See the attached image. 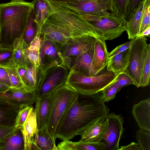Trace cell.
Returning a JSON list of instances; mask_svg holds the SVG:
<instances>
[{
	"mask_svg": "<svg viewBox=\"0 0 150 150\" xmlns=\"http://www.w3.org/2000/svg\"><path fill=\"white\" fill-rule=\"evenodd\" d=\"M52 10L41 28V35L61 46L75 38L89 35L103 39L102 33L76 10L57 0H46Z\"/></svg>",
	"mask_w": 150,
	"mask_h": 150,
	"instance_id": "1",
	"label": "cell"
},
{
	"mask_svg": "<svg viewBox=\"0 0 150 150\" xmlns=\"http://www.w3.org/2000/svg\"><path fill=\"white\" fill-rule=\"evenodd\" d=\"M100 92L91 94L77 93L74 101L59 122L55 139L70 140L76 135L81 136L96 121L107 117L110 109Z\"/></svg>",
	"mask_w": 150,
	"mask_h": 150,
	"instance_id": "2",
	"label": "cell"
},
{
	"mask_svg": "<svg viewBox=\"0 0 150 150\" xmlns=\"http://www.w3.org/2000/svg\"><path fill=\"white\" fill-rule=\"evenodd\" d=\"M33 9L31 2L11 1L0 4V45L13 47L15 39L22 40Z\"/></svg>",
	"mask_w": 150,
	"mask_h": 150,
	"instance_id": "3",
	"label": "cell"
},
{
	"mask_svg": "<svg viewBox=\"0 0 150 150\" xmlns=\"http://www.w3.org/2000/svg\"><path fill=\"white\" fill-rule=\"evenodd\" d=\"M118 74L107 71L102 74L88 76L71 70L66 84L78 93L93 94L100 92L113 83Z\"/></svg>",
	"mask_w": 150,
	"mask_h": 150,
	"instance_id": "4",
	"label": "cell"
},
{
	"mask_svg": "<svg viewBox=\"0 0 150 150\" xmlns=\"http://www.w3.org/2000/svg\"><path fill=\"white\" fill-rule=\"evenodd\" d=\"M70 71L71 69L65 64L39 67L35 91L37 97L52 94L57 89L66 84Z\"/></svg>",
	"mask_w": 150,
	"mask_h": 150,
	"instance_id": "5",
	"label": "cell"
},
{
	"mask_svg": "<svg viewBox=\"0 0 150 150\" xmlns=\"http://www.w3.org/2000/svg\"><path fill=\"white\" fill-rule=\"evenodd\" d=\"M77 94V92L66 84L52 93L47 124L50 133L54 138L59 121L71 105Z\"/></svg>",
	"mask_w": 150,
	"mask_h": 150,
	"instance_id": "6",
	"label": "cell"
},
{
	"mask_svg": "<svg viewBox=\"0 0 150 150\" xmlns=\"http://www.w3.org/2000/svg\"><path fill=\"white\" fill-rule=\"evenodd\" d=\"M57 0L62 2L83 15L107 17L113 14L123 16L116 0Z\"/></svg>",
	"mask_w": 150,
	"mask_h": 150,
	"instance_id": "7",
	"label": "cell"
},
{
	"mask_svg": "<svg viewBox=\"0 0 150 150\" xmlns=\"http://www.w3.org/2000/svg\"><path fill=\"white\" fill-rule=\"evenodd\" d=\"M147 40L144 36H138L132 40L129 64L123 72L131 78L137 88L141 87Z\"/></svg>",
	"mask_w": 150,
	"mask_h": 150,
	"instance_id": "8",
	"label": "cell"
},
{
	"mask_svg": "<svg viewBox=\"0 0 150 150\" xmlns=\"http://www.w3.org/2000/svg\"><path fill=\"white\" fill-rule=\"evenodd\" d=\"M83 16L100 31L105 41L119 37L126 31L127 21L123 16L113 14L107 17L91 15Z\"/></svg>",
	"mask_w": 150,
	"mask_h": 150,
	"instance_id": "9",
	"label": "cell"
},
{
	"mask_svg": "<svg viewBox=\"0 0 150 150\" xmlns=\"http://www.w3.org/2000/svg\"><path fill=\"white\" fill-rule=\"evenodd\" d=\"M123 118L115 112L109 113L105 118V127L100 141L105 145V150H119L123 135Z\"/></svg>",
	"mask_w": 150,
	"mask_h": 150,
	"instance_id": "10",
	"label": "cell"
},
{
	"mask_svg": "<svg viewBox=\"0 0 150 150\" xmlns=\"http://www.w3.org/2000/svg\"><path fill=\"white\" fill-rule=\"evenodd\" d=\"M96 38L85 35L71 38L61 46L60 52L66 65L71 59L92 47Z\"/></svg>",
	"mask_w": 150,
	"mask_h": 150,
	"instance_id": "11",
	"label": "cell"
},
{
	"mask_svg": "<svg viewBox=\"0 0 150 150\" xmlns=\"http://www.w3.org/2000/svg\"><path fill=\"white\" fill-rule=\"evenodd\" d=\"M40 36L41 40L39 50L40 67L64 64L61 53L60 45L41 34Z\"/></svg>",
	"mask_w": 150,
	"mask_h": 150,
	"instance_id": "12",
	"label": "cell"
},
{
	"mask_svg": "<svg viewBox=\"0 0 150 150\" xmlns=\"http://www.w3.org/2000/svg\"><path fill=\"white\" fill-rule=\"evenodd\" d=\"M0 96L10 104L20 109L31 106L35 103L37 98L35 91L30 92L25 89L11 87L0 93Z\"/></svg>",
	"mask_w": 150,
	"mask_h": 150,
	"instance_id": "13",
	"label": "cell"
},
{
	"mask_svg": "<svg viewBox=\"0 0 150 150\" xmlns=\"http://www.w3.org/2000/svg\"><path fill=\"white\" fill-rule=\"evenodd\" d=\"M93 50V45L71 59L66 65L71 70H74L85 76L96 75L92 64Z\"/></svg>",
	"mask_w": 150,
	"mask_h": 150,
	"instance_id": "14",
	"label": "cell"
},
{
	"mask_svg": "<svg viewBox=\"0 0 150 150\" xmlns=\"http://www.w3.org/2000/svg\"><path fill=\"white\" fill-rule=\"evenodd\" d=\"M21 131L24 140V150H31L33 142L38 131L34 110L32 106Z\"/></svg>",
	"mask_w": 150,
	"mask_h": 150,
	"instance_id": "15",
	"label": "cell"
},
{
	"mask_svg": "<svg viewBox=\"0 0 150 150\" xmlns=\"http://www.w3.org/2000/svg\"><path fill=\"white\" fill-rule=\"evenodd\" d=\"M131 112L140 129L150 132V98L134 105Z\"/></svg>",
	"mask_w": 150,
	"mask_h": 150,
	"instance_id": "16",
	"label": "cell"
},
{
	"mask_svg": "<svg viewBox=\"0 0 150 150\" xmlns=\"http://www.w3.org/2000/svg\"><path fill=\"white\" fill-rule=\"evenodd\" d=\"M92 64L96 75L107 66L108 60V52L105 41L96 38L93 45Z\"/></svg>",
	"mask_w": 150,
	"mask_h": 150,
	"instance_id": "17",
	"label": "cell"
},
{
	"mask_svg": "<svg viewBox=\"0 0 150 150\" xmlns=\"http://www.w3.org/2000/svg\"><path fill=\"white\" fill-rule=\"evenodd\" d=\"M55 140L50 134L47 123L38 130V134L33 142L31 150H58Z\"/></svg>",
	"mask_w": 150,
	"mask_h": 150,
	"instance_id": "18",
	"label": "cell"
},
{
	"mask_svg": "<svg viewBox=\"0 0 150 150\" xmlns=\"http://www.w3.org/2000/svg\"><path fill=\"white\" fill-rule=\"evenodd\" d=\"M52 94L40 97H37L35 100L34 110L38 130L41 129L47 123Z\"/></svg>",
	"mask_w": 150,
	"mask_h": 150,
	"instance_id": "19",
	"label": "cell"
},
{
	"mask_svg": "<svg viewBox=\"0 0 150 150\" xmlns=\"http://www.w3.org/2000/svg\"><path fill=\"white\" fill-rule=\"evenodd\" d=\"M20 109L10 104L0 96V125L14 127L16 118Z\"/></svg>",
	"mask_w": 150,
	"mask_h": 150,
	"instance_id": "20",
	"label": "cell"
},
{
	"mask_svg": "<svg viewBox=\"0 0 150 150\" xmlns=\"http://www.w3.org/2000/svg\"><path fill=\"white\" fill-rule=\"evenodd\" d=\"M31 2L33 4L34 21L38 27L41 28L51 14L52 8L46 0H33Z\"/></svg>",
	"mask_w": 150,
	"mask_h": 150,
	"instance_id": "21",
	"label": "cell"
},
{
	"mask_svg": "<svg viewBox=\"0 0 150 150\" xmlns=\"http://www.w3.org/2000/svg\"><path fill=\"white\" fill-rule=\"evenodd\" d=\"M130 47L125 51L108 58L107 71H112L117 74L124 72L129 64Z\"/></svg>",
	"mask_w": 150,
	"mask_h": 150,
	"instance_id": "22",
	"label": "cell"
},
{
	"mask_svg": "<svg viewBox=\"0 0 150 150\" xmlns=\"http://www.w3.org/2000/svg\"><path fill=\"white\" fill-rule=\"evenodd\" d=\"M105 118L96 121L81 136L79 141L84 142L100 141L105 127Z\"/></svg>",
	"mask_w": 150,
	"mask_h": 150,
	"instance_id": "23",
	"label": "cell"
},
{
	"mask_svg": "<svg viewBox=\"0 0 150 150\" xmlns=\"http://www.w3.org/2000/svg\"><path fill=\"white\" fill-rule=\"evenodd\" d=\"M144 0L140 3L127 22L126 31L128 38L130 40L134 39L139 35Z\"/></svg>",
	"mask_w": 150,
	"mask_h": 150,
	"instance_id": "24",
	"label": "cell"
},
{
	"mask_svg": "<svg viewBox=\"0 0 150 150\" xmlns=\"http://www.w3.org/2000/svg\"><path fill=\"white\" fill-rule=\"evenodd\" d=\"M38 69L29 61L26 65V71L21 78L25 89L28 91L32 92L35 91Z\"/></svg>",
	"mask_w": 150,
	"mask_h": 150,
	"instance_id": "25",
	"label": "cell"
},
{
	"mask_svg": "<svg viewBox=\"0 0 150 150\" xmlns=\"http://www.w3.org/2000/svg\"><path fill=\"white\" fill-rule=\"evenodd\" d=\"M34 16L33 9L29 17L22 39L24 49L28 47L35 37L38 27L34 21Z\"/></svg>",
	"mask_w": 150,
	"mask_h": 150,
	"instance_id": "26",
	"label": "cell"
},
{
	"mask_svg": "<svg viewBox=\"0 0 150 150\" xmlns=\"http://www.w3.org/2000/svg\"><path fill=\"white\" fill-rule=\"evenodd\" d=\"M24 150V142L21 129H16L6 139L4 150Z\"/></svg>",
	"mask_w": 150,
	"mask_h": 150,
	"instance_id": "27",
	"label": "cell"
},
{
	"mask_svg": "<svg viewBox=\"0 0 150 150\" xmlns=\"http://www.w3.org/2000/svg\"><path fill=\"white\" fill-rule=\"evenodd\" d=\"M13 54L12 61L17 66L27 65L29 61L26 58L24 53L22 40L17 38L14 40L13 46Z\"/></svg>",
	"mask_w": 150,
	"mask_h": 150,
	"instance_id": "28",
	"label": "cell"
},
{
	"mask_svg": "<svg viewBox=\"0 0 150 150\" xmlns=\"http://www.w3.org/2000/svg\"><path fill=\"white\" fill-rule=\"evenodd\" d=\"M3 67L8 73L11 83V87L19 89H25L17 72L16 66L13 61L12 60L9 64Z\"/></svg>",
	"mask_w": 150,
	"mask_h": 150,
	"instance_id": "29",
	"label": "cell"
},
{
	"mask_svg": "<svg viewBox=\"0 0 150 150\" xmlns=\"http://www.w3.org/2000/svg\"><path fill=\"white\" fill-rule=\"evenodd\" d=\"M150 0H144L141 18L139 35H140L146 28L150 27Z\"/></svg>",
	"mask_w": 150,
	"mask_h": 150,
	"instance_id": "30",
	"label": "cell"
},
{
	"mask_svg": "<svg viewBox=\"0 0 150 150\" xmlns=\"http://www.w3.org/2000/svg\"><path fill=\"white\" fill-rule=\"evenodd\" d=\"M150 79V44H147L146 58L144 66L141 87L149 85Z\"/></svg>",
	"mask_w": 150,
	"mask_h": 150,
	"instance_id": "31",
	"label": "cell"
},
{
	"mask_svg": "<svg viewBox=\"0 0 150 150\" xmlns=\"http://www.w3.org/2000/svg\"><path fill=\"white\" fill-rule=\"evenodd\" d=\"M76 150H105V145L100 141L74 142Z\"/></svg>",
	"mask_w": 150,
	"mask_h": 150,
	"instance_id": "32",
	"label": "cell"
},
{
	"mask_svg": "<svg viewBox=\"0 0 150 150\" xmlns=\"http://www.w3.org/2000/svg\"><path fill=\"white\" fill-rule=\"evenodd\" d=\"M136 138L141 150H150V132L140 129L136 132Z\"/></svg>",
	"mask_w": 150,
	"mask_h": 150,
	"instance_id": "33",
	"label": "cell"
},
{
	"mask_svg": "<svg viewBox=\"0 0 150 150\" xmlns=\"http://www.w3.org/2000/svg\"><path fill=\"white\" fill-rule=\"evenodd\" d=\"M114 82L100 92L101 97L105 103L109 102L113 99L117 93L120 91L118 86Z\"/></svg>",
	"mask_w": 150,
	"mask_h": 150,
	"instance_id": "34",
	"label": "cell"
},
{
	"mask_svg": "<svg viewBox=\"0 0 150 150\" xmlns=\"http://www.w3.org/2000/svg\"><path fill=\"white\" fill-rule=\"evenodd\" d=\"M39 50L30 49L28 47L25 49L24 51V54L26 59L38 69L40 65Z\"/></svg>",
	"mask_w": 150,
	"mask_h": 150,
	"instance_id": "35",
	"label": "cell"
},
{
	"mask_svg": "<svg viewBox=\"0 0 150 150\" xmlns=\"http://www.w3.org/2000/svg\"><path fill=\"white\" fill-rule=\"evenodd\" d=\"M13 51V47L0 48V67H3L11 61Z\"/></svg>",
	"mask_w": 150,
	"mask_h": 150,
	"instance_id": "36",
	"label": "cell"
},
{
	"mask_svg": "<svg viewBox=\"0 0 150 150\" xmlns=\"http://www.w3.org/2000/svg\"><path fill=\"white\" fill-rule=\"evenodd\" d=\"M31 106H28L19 109L16 118L14 126L15 128L16 129H21Z\"/></svg>",
	"mask_w": 150,
	"mask_h": 150,
	"instance_id": "37",
	"label": "cell"
},
{
	"mask_svg": "<svg viewBox=\"0 0 150 150\" xmlns=\"http://www.w3.org/2000/svg\"><path fill=\"white\" fill-rule=\"evenodd\" d=\"M115 83L118 86L120 91L123 87L129 85H134V83L131 78L124 73H122L118 74Z\"/></svg>",
	"mask_w": 150,
	"mask_h": 150,
	"instance_id": "38",
	"label": "cell"
},
{
	"mask_svg": "<svg viewBox=\"0 0 150 150\" xmlns=\"http://www.w3.org/2000/svg\"><path fill=\"white\" fill-rule=\"evenodd\" d=\"M132 42V40L117 46L111 52L109 53L108 58L122 52L129 48L131 47Z\"/></svg>",
	"mask_w": 150,
	"mask_h": 150,
	"instance_id": "39",
	"label": "cell"
},
{
	"mask_svg": "<svg viewBox=\"0 0 150 150\" xmlns=\"http://www.w3.org/2000/svg\"><path fill=\"white\" fill-rule=\"evenodd\" d=\"M144 0H130L127 10L126 19L127 22L140 3Z\"/></svg>",
	"mask_w": 150,
	"mask_h": 150,
	"instance_id": "40",
	"label": "cell"
},
{
	"mask_svg": "<svg viewBox=\"0 0 150 150\" xmlns=\"http://www.w3.org/2000/svg\"><path fill=\"white\" fill-rule=\"evenodd\" d=\"M16 129L14 127L0 125V140L7 139Z\"/></svg>",
	"mask_w": 150,
	"mask_h": 150,
	"instance_id": "41",
	"label": "cell"
},
{
	"mask_svg": "<svg viewBox=\"0 0 150 150\" xmlns=\"http://www.w3.org/2000/svg\"><path fill=\"white\" fill-rule=\"evenodd\" d=\"M129 0H116L121 13L126 19Z\"/></svg>",
	"mask_w": 150,
	"mask_h": 150,
	"instance_id": "42",
	"label": "cell"
},
{
	"mask_svg": "<svg viewBox=\"0 0 150 150\" xmlns=\"http://www.w3.org/2000/svg\"><path fill=\"white\" fill-rule=\"evenodd\" d=\"M57 146L58 150H76L74 142L70 140L62 141Z\"/></svg>",
	"mask_w": 150,
	"mask_h": 150,
	"instance_id": "43",
	"label": "cell"
},
{
	"mask_svg": "<svg viewBox=\"0 0 150 150\" xmlns=\"http://www.w3.org/2000/svg\"><path fill=\"white\" fill-rule=\"evenodd\" d=\"M0 82L11 87L8 73L5 69L1 67H0Z\"/></svg>",
	"mask_w": 150,
	"mask_h": 150,
	"instance_id": "44",
	"label": "cell"
},
{
	"mask_svg": "<svg viewBox=\"0 0 150 150\" xmlns=\"http://www.w3.org/2000/svg\"><path fill=\"white\" fill-rule=\"evenodd\" d=\"M119 150H141V149L137 143L132 142L127 145L121 146Z\"/></svg>",
	"mask_w": 150,
	"mask_h": 150,
	"instance_id": "45",
	"label": "cell"
},
{
	"mask_svg": "<svg viewBox=\"0 0 150 150\" xmlns=\"http://www.w3.org/2000/svg\"><path fill=\"white\" fill-rule=\"evenodd\" d=\"M16 69L18 74L21 78L25 74L26 71V65L22 66H16Z\"/></svg>",
	"mask_w": 150,
	"mask_h": 150,
	"instance_id": "46",
	"label": "cell"
},
{
	"mask_svg": "<svg viewBox=\"0 0 150 150\" xmlns=\"http://www.w3.org/2000/svg\"><path fill=\"white\" fill-rule=\"evenodd\" d=\"M10 86L3 83L0 82V93H2L8 90Z\"/></svg>",
	"mask_w": 150,
	"mask_h": 150,
	"instance_id": "47",
	"label": "cell"
},
{
	"mask_svg": "<svg viewBox=\"0 0 150 150\" xmlns=\"http://www.w3.org/2000/svg\"><path fill=\"white\" fill-rule=\"evenodd\" d=\"M150 27H149L145 30L139 36H144L145 37H150Z\"/></svg>",
	"mask_w": 150,
	"mask_h": 150,
	"instance_id": "48",
	"label": "cell"
},
{
	"mask_svg": "<svg viewBox=\"0 0 150 150\" xmlns=\"http://www.w3.org/2000/svg\"><path fill=\"white\" fill-rule=\"evenodd\" d=\"M6 139L0 140V150H4L6 146Z\"/></svg>",
	"mask_w": 150,
	"mask_h": 150,
	"instance_id": "49",
	"label": "cell"
},
{
	"mask_svg": "<svg viewBox=\"0 0 150 150\" xmlns=\"http://www.w3.org/2000/svg\"><path fill=\"white\" fill-rule=\"evenodd\" d=\"M25 0H11V1L12 2H19L24 1Z\"/></svg>",
	"mask_w": 150,
	"mask_h": 150,
	"instance_id": "50",
	"label": "cell"
},
{
	"mask_svg": "<svg viewBox=\"0 0 150 150\" xmlns=\"http://www.w3.org/2000/svg\"><path fill=\"white\" fill-rule=\"evenodd\" d=\"M1 46L0 45V48H1Z\"/></svg>",
	"mask_w": 150,
	"mask_h": 150,
	"instance_id": "51",
	"label": "cell"
}]
</instances>
